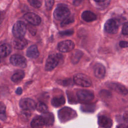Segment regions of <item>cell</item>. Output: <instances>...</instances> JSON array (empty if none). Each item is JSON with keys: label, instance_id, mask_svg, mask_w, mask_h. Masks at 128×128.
<instances>
[{"label": "cell", "instance_id": "obj_5", "mask_svg": "<svg viewBox=\"0 0 128 128\" xmlns=\"http://www.w3.org/2000/svg\"><path fill=\"white\" fill-rule=\"evenodd\" d=\"M74 82L77 85L82 87H89L92 85L90 79L86 74H78L74 77Z\"/></svg>", "mask_w": 128, "mask_h": 128}, {"label": "cell", "instance_id": "obj_31", "mask_svg": "<svg viewBox=\"0 0 128 128\" xmlns=\"http://www.w3.org/2000/svg\"><path fill=\"white\" fill-rule=\"evenodd\" d=\"M54 1L51 0H45V6L46 7V10H50L53 6Z\"/></svg>", "mask_w": 128, "mask_h": 128}, {"label": "cell", "instance_id": "obj_32", "mask_svg": "<svg viewBox=\"0 0 128 128\" xmlns=\"http://www.w3.org/2000/svg\"><path fill=\"white\" fill-rule=\"evenodd\" d=\"M74 33V30H66L65 31H62L60 32L59 34L62 36H71Z\"/></svg>", "mask_w": 128, "mask_h": 128}, {"label": "cell", "instance_id": "obj_39", "mask_svg": "<svg viewBox=\"0 0 128 128\" xmlns=\"http://www.w3.org/2000/svg\"><path fill=\"white\" fill-rule=\"evenodd\" d=\"M116 128H128V126H126L124 124H120L117 126Z\"/></svg>", "mask_w": 128, "mask_h": 128}, {"label": "cell", "instance_id": "obj_25", "mask_svg": "<svg viewBox=\"0 0 128 128\" xmlns=\"http://www.w3.org/2000/svg\"><path fill=\"white\" fill-rule=\"evenodd\" d=\"M0 119L2 120H4L6 119V106L4 104L1 102L0 106Z\"/></svg>", "mask_w": 128, "mask_h": 128}, {"label": "cell", "instance_id": "obj_6", "mask_svg": "<svg viewBox=\"0 0 128 128\" xmlns=\"http://www.w3.org/2000/svg\"><path fill=\"white\" fill-rule=\"evenodd\" d=\"M10 64L17 67L24 68L26 66V58L20 54H14L12 55L10 58Z\"/></svg>", "mask_w": 128, "mask_h": 128}, {"label": "cell", "instance_id": "obj_14", "mask_svg": "<svg viewBox=\"0 0 128 128\" xmlns=\"http://www.w3.org/2000/svg\"><path fill=\"white\" fill-rule=\"evenodd\" d=\"M106 74V68L104 66L100 64H96L94 67V74L98 78H103Z\"/></svg>", "mask_w": 128, "mask_h": 128}, {"label": "cell", "instance_id": "obj_24", "mask_svg": "<svg viewBox=\"0 0 128 128\" xmlns=\"http://www.w3.org/2000/svg\"><path fill=\"white\" fill-rule=\"evenodd\" d=\"M36 110L41 112V113H43V114H46L47 112H48V106H46V105L42 102H38V103H37L36 104Z\"/></svg>", "mask_w": 128, "mask_h": 128}, {"label": "cell", "instance_id": "obj_27", "mask_svg": "<svg viewBox=\"0 0 128 128\" xmlns=\"http://www.w3.org/2000/svg\"><path fill=\"white\" fill-rule=\"evenodd\" d=\"M28 2L32 6L35 8H38L42 5L41 2L38 0H28Z\"/></svg>", "mask_w": 128, "mask_h": 128}, {"label": "cell", "instance_id": "obj_3", "mask_svg": "<svg viewBox=\"0 0 128 128\" xmlns=\"http://www.w3.org/2000/svg\"><path fill=\"white\" fill-rule=\"evenodd\" d=\"M70 10L66 5L60 4L58 5L54 12V16L58 20H64L70 14Z\"/></svg>", "mask_w": 128, "mask_h": 128}, {"label": "cell", "instance_id": "obj_4", "mask_svg": "<svg viewBox=\"0 0 128 128\" xmlns=\"http://www.w3.org/2000/svg\"><path fill=\"white\" fill-rule=\"evenodd\" d=\"M26 26L22 21H18L13 26L12 32L16 38H22L25 35Z\"/></svg>", "mask_w": 128, "mask_h": 128}, {"label": "cell", "instance_id": "obj_36", "mask_svg": "<svg viewBox=\"0 0 128 128\" xmlns=\"http://www.w3.org/2000/svg\"><path fill=\"white\" fill-rule=\"evenodd\" d=\"M32 26H28V29L30 32L32 34V35H35L36 34V28Z\"/></svg>", "mask_w": 128, "mask_h": 128}, {"label": "cell", "instance_id": "obj_26", "mask_svg": "<svg viewBox=\"0 0 128 128\" xmlns=\"http://www.w3.org/2000/svg\"><path fill=\"white\" fill-rule=\"evenodd\" d=\"M74 22V18L73 17H68L64 20H62L60 24V26L62 27L65 26L70 24Z\"/></svg>", "mask_w": 128, "mask_h": 128}, {"label": "cell", "instance_id": "obj_1", "mask_svg": "<svg viewBox=\"0 0 128 128\" xmlns=\"http://www.w3.org/2000/svg\"><path fill=\"white\" fill-rule=\"evenodd\" d=\"M62 57V55L60 54L54 53L50 54L46 60V70L51 71L54 70L58 64Z\"/></svg>", "mask_w": 128, "mask_h": 128}, {"label": "cell", "instance_id": "obj_38", "mask_svg": "<svg viewBox=\"0 0 128 128\" xmlns=\"http://www.w3.org/2000/svg\"><path fill=\"white\" fill-rule=\"evenodd\" d=\"M22 92V90L21 88L18 87L16 90V93L18 94V95H20Z\"/></svg>", "mask_w": 128, "mask_h": 128}, {"label": "cell", "instance_id": "obj_8", "mask_svg": "<svg viewBox=\"0 0 128 128\" xmlns=\"http://www.w3.org/2000/svg\"><path fill=\"white\" fill-rule=\"evenodd\" d=\"M104 30L108 33L114 34L117 32L118 29V22L114 18L109 19L104 24Z\"/></svg>", "mask_w": 128, "mask_h": 128}, {"label": "cell", "instance_id": "obj_9", "mask_svg": "<svg viewBox=\"0 0 128 128\" xmlns=\"http://www.w3.org/2000/svg\"><path fill=\"white\" fill-rule=\"evenodd\" d=\"M74 48V44L70 40H66L60 42L58 45V50L63 52H67L72 50Z\"/></svg>", "mask_w": 128, "mask_h": 128}, {"label": "cell", "instance_id": "obj_13", "mask_svg": "<svg viewBox=\"0 0 128 128\" xmlns=\"http://www.w3.org/2000/svg\"><path fill=\"white\" fill-rule=\"evenodd\" d=\"M98 124L103 128H111L112 125V121L106 116H100L98 118Z\"/></svg>", "mask_w": 128, "mask_h": 128}, {"label": "cell", "instance_id": "obj_21", "mask_svg": "<svg viewBox=\"0 0 128 128\" xmlns=\"http://www.w3.org/2000/svg\"><path fill=\"white\" fill-rule=\"evenodd\" d=\"M44 121V124L46 126L53 125L54 122V116L52 114L47 112L42 116Z\"/></svg>", "mask_w": 128, "mask_h": 128}, {"label": "cell", "instance_id": "obj_40", "mask_svg": "<svg viewBox=\"0 0 128 128\" xmlns=\"http://www.w3.org/2000/svg\"></svg>", "mask_w": 128, "mask_h": 128}, {"label": "cell", "instance_id": "obj_35", "mask_svg": "<svg viewBox=\"0 0 128 128\" xmlns=\"http://www.w3.org/2000/svg\"><path fill=\"white\" fill-rule=\"evenodd\" d=\"M120 46L122 48H126L128 47V42L122 40L120 42Z\"/></svg>", "mask_w": 128, "mask_h": 128}, {"label": "cell", "instance_id": "obj_10", "mask_svg": "<svg viewBox=\"0 0 128 128\" xmlns=\"http://www.w3.org/2000/svg\"><path fill=\"white\" fill-rule=\"evenodd\" d=\"M20 106L23 110H32L35 109L36 104L32 99L29 98H24L20 101Z\"/></svg>", "mask_w": 128, "mask_h": 128}, {"label": "cell", "instance_id": "obj_30", "mask_svg": "<svg viewBox=\"0 0 128 128\" xmlns=\"http://www.w3.org/2000/svg\"><path fill=\"white\" fill-rule=\"evenodd\" d=\"M82 110L83 111L92 112L94 110V106L92 105H84L82 106Z\"/></svg>", "mask_w": 128, "mask_h": 128}, {"label": "cell", "instance_id": "obj_20", "mask_svg": "<svg viewBox=\"0 0 128 128\" xmlns=\"http://www.w3.org/2000/svg\"><path fill=\"white\" fill-rule=\"evenodd\" d=\"M82 55H83V53L82 51L78 50H75L72 54V56H71L72 62L74 64L78 63L80 60L81 58L82 57Z\"/></svg>", "mask_w": 128, "mask_h": 128}, {"label": "cell", "instance_id": "obj_2", "mask_svg": "<svg viewBox=\"0 0 128 128\" xmlns=\"http://www.w3.org/2000/svg\"><path fill=\"white\" fill-rule=\"evenodd\" d=\"M76 116V112L69 107H64L58 112V116L61 122H66Z\"/></svg>", "mask_w": 128, "mask_h": 128}, {"label": "cell", "instance_id": "obj_17", "mask_svg": "<svg viewBox=\"0 0 128 128\" xmlns=\"http://www.w3.org/2000/svg\"><path fill=\"white\" fill-rule=\"evenodd\" d=\"M30 124L32 128H42L45 124L42 116H35L32 119Z\"/></svg>", "mask_w": 128, "mask_h": 128}, {"label": "cell", "instance_id": "obj_33", "mask_svg": "<svg viewBox=\"0 0 128 128\" xmlns=\"http://www.w3.org/2000/svg\"><path fill=\"white\" fill-rule=\"evenodd\" d=\"M122 33L124 35H128V22H125L122 26Z\"/></svg>", "mask_w": 128, "mask_h": 128}, {"label": "cell", "instance_id": "obj_23", "mask_svg": "<svg viewBox=\"0 0 128 128\" xmlns=\"http://www.w3.org/2000/svg\"><path fill=\"white\" fill-rule=\"evenodd\" d=\"M24 75V72L23 70H18L12 76V80L14 82H19L22 80Z\"/></svg>", "mask_w": 128, "mask_h": 128}, {"label": "cell", "instance_id": "obj_7", "mask_svg": "<svg viewBox=\"0 0 128 128\" xmlns=\"http://www.w3.org/2000/svg\"><path fill=\"white\" fill-rule=\"evenodd\" d=\"M78 99L83 102H88L94 98V93L88 90H78L76 94Z\"/></svg>", "mask_w": 128, "mask_h": 128}, {"label": "cell", "instance_id": "obj_11", "mask_svg": "<svg viewBox=\"0 0 128 128\" xmlns=\"http://www.w3.org/2000/svg\"><path fill=\"white\" fill-rule=\"evenodd\" d=\"M24 18L30 24L33 26L39 25L41 22L40 18L36 14L32 12H28L24 14Z\"/></svg>", "mask_w": 128, "mask_h": 128}, {"label": "cell", "instance_id": "obj_16", "mask_svg": "<svg viewBox=\"0 0 128 128\" xmlns=\"http://www.w3.org/2000/svg\"><path fill=\"white\" fill-rule=\"evenodd\" d=\"M26 54L28 57L30 58H37L40 54V52L38 49L37 46L35 44H34L28 47L26 50Z\"/></svg>", "mask_w": 128, "mask_h": 128}, {"label": "cell", "instance_id": "obj_34", "mask_svg": "<svg viewBox=\"0 0 128 128\" xmlns=\"http://www.w3.org/2000/svg\"><path fill=\"white\" fill-rule=\"evenodd\" d=\"M22 116L24 118H29L30 116V110H23V111L22 112Z\"/></svg>", "mask_w": 128, "mask_h": 128}, {"label": "cell", "instance_id": "obj_15", "mask_svg": "<svg viewBox=\"0 0 128 128\" xmlns=\"http://www.w3.org/2000/svg\"><path fill=\"white\" fill-rule=\"evenodd\" d=\"M28 42L26 39L22 38H16L13 42L14 47L18 50H23L28 45Z\"/></svg>", "mask_w": 128, "mask_h": 128}, {"label": "cell", "instance_id": "obj_18", "mask_svg": "<svg viewBox=\"0 0 128 128\" xmlns=\"http://www.w3.org/2000/svg\"><path fill=\"white\" fill-rule=\"evenodd\" d=\"M82 18L86 22H91L96 20V16L92 12L85 10L82 14Z\"/></svg>", "mask_w": 128, "mask_h": 128}, {"label": "cell", "instance_id": "obj_28", "mask_svg": "<svg viewBox=\"0 0 128 128\" xmlns=\"http://www.w3.org/2000/svg\"><path fill=\"white\" fill-rule=\"evenodd\" d=\"M99 5V7L106 8L110 2V0H94Z\"/></svg>", "mask_w": 128, "mask_h": 128}, {"label": "cell", "instance_id": "obj_19", "mask_svg": "<svg viewBox=\"0 0 128 128\" xmlns=\"http://www.w3.org/2000/svg\"><path fill=\"white\" fill-rule=\"evenodd\" d=\"M11 52V46L7 44H2L0 46V55L1 57H6Z\"/></svg>", "mask_w": 128, "mask_h": 128}, {"label": "cell", "instance_id": "obj_29", "mask_svg": "<svg viewBox=\"0 0 128 128\" xmlns=\"http://www.w3.org/2000/svg\"><path fill=\"white\" fill-rule=\"evenodd\" d=\"M59 84L64 86H68L71 85L72 84V82L71 79H66L62 80H60Z\"/></svg>", "mask_w": 128, "mask_h": 128}, {"label": "cell", "instance_id": "obj_22", "mask_svg": "<svg viewBox=\"0 0 128 128\" xmlns=\"http://www.w3.org/2000/svg\"><path fill=\"white\" fill-rule=\"evenodd\" d=\"M66 102L65 98L64 96H60L58 97L54 98L52 100V104L54 107H59L64 104Z\"/></svg>", "mask_w": 128, "mask_h": 128}, {"label": "cell", "instance_id": "obj_12", "mask_svg": "<svg viewBox=\"0 0 128 128\" xmlns=\"http://www.w3.org/2000/svg\"><path fill=\"white\" fill-rule=\"evenodd\" d=\"M108 86L111 90L120 94H126L128 93L127 88L124 85L119 83L110 82L108 84Z\"/></svg>", "mask_w": 128, "mask_h": 128}, {"label": "cell", "instance_id": "obj_37", "mask_svg": "<svg viewBox=\"0 0 128 128\" xmlns=\"http://www.w3.org/2000/svg\"><path fill=\"white\" fill-rule=\"evenodd\" d=\"M123 119L124 121L128 122V110H126L123 114Z\"/></svg>", "mask_w": 128, "mask_h": 128}]
</instances>
